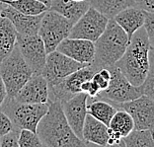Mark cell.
<instances>
[{
    "instance_id": "1f68e13d",
    "label": "cell",
    "mask_w": 154,
    "mask_h": 147,
    "mask_svg": "<svg viewBox=\"0 0 154 147\" xmlns=\"http://www.w3.org/2000/svg\"><path fill=\"white\" fill-rule=\"evenodd\" d=\"M91 80H92V81L98 86V88H99L100 92H101V91L106 90V89L108 88V87H109V83H110V81H108V80L104 79L103 77L101 76L98 72H96L95 74L93 75L92 79H91Z\"/></svg>"
},
{
    "instance_id": "d4e9b609",
    "label": "cell",
    "mask_w": 154,
    "mask_h": 147,
    "mask_svg": "<svg viewBox=\"0 0 154 147\" xmlns=\"http://www.w3.org/2000/svg\"><path fill=\"white\" fill-rule=\"evenodd\" d=\"M18 142L20 147H45L36 132L26 129L19 131Z\"/></svg>"
},
{
    "instance_id": "ba28073f",
    "label": "cell",
    "mask_w": 154,
    "mask_h": 147,
    "mask_svg": "<svg viewBox=\"0 0 154 147\" xmlns=\"http://www.w3.org/2000/svg\"><path fill=\"white\" fill-rule=\"evenodd\" d=\"M109 19L96 9L89 7V9L80 17L70 30L68 38H81L95 43L106 29Z\"/></svg>"
},
{
    "instance_id": "277c9868",
    "label": "cell",
    "mask_w": 154,
    "mask_h": 147,
    "mask_svg": "<svg viewBox=\"0 0 154 147\" xmlns=\"http://www.w3.org/2000/svg\"><path fill=\"white\" fill-rule=\"evenodd\" d=\"M48 110V104H24L13 98H6L0 111L5 113L15 129L36 132L37 127Z\"/></svg>"
},
{
    "instance_id": "52a82bcc",
    "label": "cell",
    "mask_w": 154,
    "mask_h": 147,
    "mask_svg": "<svg viewBox=\"0 0 154 147\" xmlns=\"http://www.w3.org/2000/svg\"><path fill=\"white\" fill-rule=\"evenodd\" d=\"M111 79L109 87L98 94L97 98L111 103L117 108L119 104L128 102L143 95L141 86H134L125 78L117 66L109 67ZM118 109V108H117Z\"/></svg>"
},
{
    "instance_id": "d6a6232c",
    "label": "cell",
    "mask_w": 154,
    "mask_h": 147,
    "mask_svg": "<svg viewBox=\"0 0 154 147\" xmlns=\"http://www.w3.org/2000/svg\"><path fill=\"white\" fill-rule=\"evenodd\" d=\"M7 98V92H6V89H5V86L3 84V81L0 77V108L2 107L3 103L5 102Z\"/></svg>"
},
{
    "instance_id": "5bb4252c",
    "label": "cell",
    "mask_w": 154,
    "mask_h": 147,
    "mask_svg": "<svg viewBox=\"0 0 154 147\" xmlns=\"http://www.w3.org/2000/svg\"><path fill=\"white\" fill-rule=\"evenodd\" d=\"M13 99L24 104H48V82L42 74H33Z\"/></svg>"
},
{
    "instance_id": "cb8c5ba5",
    "label": "cell",
    "mask_w": 154,
    "mask_h": 147,
    "mask_svg": "<svg viewBox=\"0 0 154 147\" xmlns=\"http://www.w3.org/2000/svg\"><path fill=\"white\" fill-rule=\"evenodd\" d=\"M125 147H154L153 131L134 129L125 138Z\"/></svg>"
},
{
    "instance_id": "9c48e42d",
    "label": "cell",
    "mask_w": 154,
    "mask_h": 147,
    "mask_svg": "<svg viewBox=\"0 0 154 147\" xmlns=\"http://www.w3.org/2000/svg\"><path fill=\"white\" fill-rule=\"evenodd\" d=\"M118 110H124L131 115L136 130H151L154 125L153 99L141 95L134 100L119 104Z\"/></svg>"
},
{
    "instance_id": "4dcf8cb0",
    "label": "cell",
    "mask_w": 154,
    "mask_h": 147,
    "mask_svg": "<svg viewBox=\"0 0 154 147\" xmlns=\"http://www.w3.org/2000/svg\"><path fill=\"white\" fill-rule=\"evenodd\" d=\"M134 7L146 12H154V0H134Z\"/></svg>"
},
{
    "instance_id": "7c38bea8",
    "label": "cell",
    "mask_w": 154,
    "mask_h": 147,
    "mask_svg": "<svg viewBox=\"0 0 154 147\" xmlns=\"http://www.w3.org/2000/svg\"><path fill=\"white\" fill-rule=\"evenodd\" d=\"M87 100H88V95L81 92L61 103L62 112L66 121L77 137L80 139H82V128L87 115Z\"/></svg>"
},
{
    "instance_id": "f1b7e54d",
    "label": "cell",
    "mask_w": 154,
    "mask_h": 147,
    "mask_svg": "<svg viewBox=\"0 0 154 147\" xmlns=\"http://www.w3.org/2000/svg\"><path fill=\"white\" fill-rule=\"evenodd\" d=\"M14 127L11 120L5 113L0 111V137L10 133L14 130Z\"/></svg>"
},
{
    "instance_id": "8992f818",
    "label": "cell",
    "mask_w": 154,
    "mask_h": 147,
    "mask_svg": "<svg viewBox=\"0 0 154 147\" xmlns=\"http://www.w3.org/2000/svg\"><path fill=\"white\" fill-rule=\"evenodd\" d=\"M73 24L51 10L45 11L41 21L38 35L45 44L47 54L54 51L64 38H68Z\"/></svg>"
},
{
    "instance_id": "60d3db41",
    "label": "cell",
    "mask_w": 154,
    "mask_h": 147,
    "mask_svg": "<svg viewBox=\"0 0 154 147\" xmlns=\"http://www.w3.org/2000/svg\"><path fill=\"white\" fill-rule=\"evenodd\" d=\"M0 62H1V61H0Z\"/></svg>"
},
{
    "instance_id": "ac0fdd59",
    "label": "cell",
    "mask_w": 154,
    "mask_h": 147,
    "mask_svg": "<svg viewBox=\"0 0 154 147\" xmlns=\"http://www.w3.org/2000/svg\"><path fill=\"white\" fill-rule=\"evenodd\" d=\"M87 1H74V0H52L48 10L57 12L64 17L69 22L75 24L87 10L89 9Z\"/></svg>"
},
{
    "instance_id": "8d00e7d4",
    "label": "cell",
    "mask_w": 154,
    "mask_h": 147,
    "mask_svg": "<svg viewBox=\"0 0 154 147\" xmlns=\"http://www.w3.org/2000/svg\"><path fill=\"white\" fill-rule=\"evenodd\" d=\"M3 7H4V3L0 1V17H1V11H2Z\"/></svg>"
},
{
    "instance_id": "2e32d148",
    "label": "cell",
    "mask_w": 154,
    "mask_h": 147,
    "mask_svg": "<svg viewBox=\"0 0 154 147\" xmlns=\"http://www.w3.org/2000/svg\"><path fill=\"white\" fill-rule=\"evenodd\" d=\"M109 139V127L87 115L82 128V140L94 145H106Z\"/></svg>"
},
{
    "instance_id": "e0dca14e",
    "label": "cell",
    "mask_w": 154,
    "mask_h": 147,
    "mask_svg": "<svg viewBox=\"0 0 154 147\" xmlns=\"http://www.w3.org/2000/svg\"><path fill=\"white\" fill-rule=\"evenodd\" d=\"M144 17L145 11L136 7H128L117 14L114 20L125 31L128 38H131L136 31L143 27Z\"/></svg>"
},
{
    "instance_id": "7402d4cb",
    "label": "cell",
    "mask_w": 154,
    "mask_h": 147,
    "mask_svg": "<svg viewBox=\"0 0 154 147\" xmlns=\"http://www.w3.org/2000/svg\"><path fill=\"white\" fill-rule=\"evenodd\" d=\"M108 127L120 137L125 138L134 130V125L131 117L127 112L124 110H118L112 118Z\"/></svg>"
},
{
    "instance_id": "4316f807",
    "label": "cell",
    "mask_w": 154,
    "mask_h": 147,
    "mask_svg": "<svg viewBox=\"0 0 154 147\" xmlns=\"http://www.w3.org/2000/svg\"><path fill=\"white\" fill-rule=\"evenodd\" d=\"M143 28H144L145 32L147 34L150 44H151V47H153V44H154V15H153V13L145 11Z\"/></svg>"
},
{
    "instance_id": "8fae6325",
    "label": "cell",
    "mask_w": 154,
    "mask_h": 147,
    "mask_svg": "<svg viewBox=\"0 0 154 147\" xmlns=\"http://www.w3.org/2000/svg\"><path fill=\"white\" fill-rule=\"evenodd\" d=\"M16 45L24 60L32 69L33 74H41L48 55L41 37L38 35H34V36L18 35Z\"/></svg>"
},
{
    "instance_id": "30bf717a",
    "label": "cell",
    "mask_w": 154,
    "mask_h": 147,
    "mask_svg": "<svg viewBox=\"0 0 154 147\" xmlns=\"http://www.w3.org/2000/svg\"><path fill=\"white\" fill-rule=\"evenodd\" d=\"M87 65L88 64L79 63L60 52L54 51L47 55L45 63L41 74L48 82V85H51Z\"/></svg>"
},
{
    "instance_id": "d6986e66",
    "label": "cell",
    "mask_w": 154,
    "mask_h": 147,
    "mask_svg": "<svg viewBox=\"0 0 154 147\" xmlns=\"http://www.w3.org/2000/svg\"><path fill=\"white\" fill-rule=\"evenodd\" d=\"M118 109L113 106L111 103L107 102L100 98H89L87 100L86 112L87 115H91L97 121H101L102 124L109 125L112 118L114 117Z\"/></svg>"
},
{
    "instance_id": "484cf974",
    "label": "cell",
    "mask_w": 154,
    "mask_h": 147,
    "mask_svg": "<svg viewBox=\"0 0 154 147\" xmlns=\"http://www.w3.org/2000/svg\"><path fill=\"white\" fill-rule=\"evenodd\" d=\"M142 93L143 95L147 96L153 99L154 95V73H153V63L151 64L149 68V71L147 73V76L144 80V82L141 84Z\"/></svg>"
},
{
    "instance_id": "74e56055",
    "label": "cell",
    "mask_w": 154,
    "mask_h": 147,
    "mask_svg": "<svg viewBox=\"0 0 154 147\" xmlns=\"http://www.w3.org/2000/svg\"><path fill=\"white\" fill-rule=\"evenodd\" d=\"M74 1H86V0H74Z\"/></svg>"
},
{
    "instance_id": "7a4b0ae2",
    "label": "cell",
    "mask_w": 154,
    "mask_h": 147,
    "mask_svg": "<svg viewBox=\"0 0 154 147\" xmlns=\"http://www.w3.org/2000/svg\"><path fill=\"white\" fill-rule=\"evenodd\" d=\"M36 133L45 147H87L69 127L59 102L48 103V110L38 122Z\"/></svg>"
},
{
    "instance_id": "6da1fadb",
    "label": "cell",
    "mask_w": 154,
    "mask_h": 147,
    "mask_svg": "<svg viewBox=\"0 0 154 147\" xmlns=\"http://www.w3.org/2000/svg\"><path fill=\"white\" fill-rule=\"evenodd\" d=\"M152 63L153 47L150 44L144 28L141 27L129 38L127 50L115 66L132 85L140 86Z\"/></svg>"
},
{
    "instance_id": "d590c367",
    "label": "cell",
    "mask_w": 154,
    "mask_h": 147,
    "mask_svg": "<svg viewBox=\"0 0 154 147\" xmlns=\"http://www.w3.org/2000/svg\"><path fill=\"white\" fill-rule=\"evenodd\" d=\"M37 1L43 3V4H45V6L48 7V8H50V6H51V2H52V0H37Z\"/></svg>"
},
{
    "instance_id": "44dd1931",
    "label": "cell",
    "mask_w": 154,
    "mask_h": 147,
    "mask_svg": "<svg viewBox=\"0 0 154 147\" xmlns=\"http://www.w3.org/2000/svg\"><path fill=\"white\" fill-rule=\"evenodd\" d=\"M90 7L96 9L108 19L114 17L128 7H134V0H86Z\"/></svg>"
},
{
    "instance_id": "603a6c76",
    "label": "cell",
    "mask_w": 154,
    "mask_h": 147,
    "mask_svg": "<svg viewBox=\"0 0 154 147\" xmlns=\"http://www.w3.org/2000/svg\"><path fill=\"white\" fill-rule=\"evenodd\" d=\"M5 4L11 6L18 12L30 16H37L48 11V8L37 0H3Z\"/></svg>"
},
{
    "instance_id": "ab89813d",
    "label": "cell",
    "mask_w": 154,
    "mask_h": 147,
    "mask_svg": "<svg viewBox=\"0 0 154 147\" xmlns=\"http://www.w3.org/2000/svg\"><path fill=\"white\" fill-rule=\"evenodd\" d=\"M2 1H3V0H2Z\"/></svg>"
},
{
    "instance_id": "e575fe53",
    "label": "cell",
    "mask_w": 154,
    "mask_h": 147,
    "mask_svg": "<svg viewBox=\"0 0 154 147\" xmlns=\"http://www.w3.org/2000/svg\"><path fill=\"white\" fill-rule=\"evenodd\" d=\"M98 73L103 77L104 79L108 80V81H110L111 79V71L109 68H101L99 71H98Z\"/></svg>"
},
{
    "instance_id": "4fadbf2b",
    "label": "cell",
    "mask_w": 154,
    "mask_h": 147,
    "mask_svg": "<svg viewBox=\"0 0 154 147\" xmlns=\"http://www.w3.org/2000/svg\"><path fill=\"white\" fill-rule=\"evenodd\" d=\"M55 51L79 63L88 65L92 64L95 55L94 43L81 38H66L57 45Z\"/></svg>"
},
{
    "instance_id": "83f0119b",
    "label": "cell",
    "mask_w": 154,
    "mask_h": 147,
    "mask_svg": "<svg viewBox=\"0 0 154 147\" xmlns=\"http://www.w3.org/2000/svg\"><path fill=\"white\" fill-rule=\"evenodd\" d=\"M18 129H14L10 133L0 137V147H20L18 142Z\"/></svg>"
},
{
    "instance_id": "ffe728a7",
    "label": "cell",
    "mask_w": 154,
    "mask_h": 147,
    "mask_svg": "<svg viewBox=\"0 0 154 147\" xmlns=\"http://www.w3.org/2000/svg\"><path fill=\"white\" fill-rule=\"evenodd\" d=\"M18 33L5 17H0V61L6 58L16 47Z\"/></svg>"
},
{
    "instance_id": "f35d334b",
    "label": "cell",
    "mask_w": 154,
    "mask_h": 147,
    "mask_svg": "<svg viewBox=\"0 0 154 147\" xmlns=\"http://www.w3.org/2000/svg\"><path fill=\"white\" fill-rule=\"evenodd\" d=\"M0 1H2V0H0Z\"/></svg>"
},
{
    "instance_id": "5b68a950",
    "label": "cell",
    "mask_w": 154,
    "mask_h": 147,
    "mask_svg": "<svg viewBox=\"0 0 154 147\" xmlns=\"http://www.w3.org/2000/svg\"><path fill=\"white\" fill-rule=\"evenodd\" d=\"M33 75L17 45L6 58L0 62V77L5 86L7 98H14Z\"/></svg>"
},
{
    "instance_id": "f546056e",
    "label": "cell",
    "mask_w": 154,
    "mask_h": 147,
    "mask_svg": "<svg viewBox=\"0 0 154 147\" xmlns=\"http://www.w3.org/2000/svg\"><path fill=\"white\" fill-rule=\"evenodd\" d=\"M80 90H81L82 93L87 94L89 98H95L100 93V90L98 88V86L92 80H88V81L84 82L81 85V87H80Z\"/></svg>"
},
{
    "instance_id": "3957f363",
    "label": "cell",
    "mask_w": 154,
    "mask_h": 147,
    "mask_svg": "<svg viewBox=\"0 0 154 147\" xmlns=\"http://www.w3.org/2000/svg\"><path fill=\"white\" fill-rule=\"evenodd\" d=\"M128 43L129 38L125 31L114 19H110L103 34L94 43L95 55L92 65L99 70L114 66L125 54Z\"/></svg>"
},
{
    "instance_id": "836d02e7",
    "label": "cell",
    "mask_w": 154,
    "mask_h": 147,
    "mask_svg": "<svg viewBox=\"0 0 154 147\" xmlns=\"http://www.w3.org/2000/svg\"><path fill=\"white\" fill-rule=\"evenodd\" d=\"M87 147H125V141L124 139H122L121 141H119L118 143H115V144H106V145H94V144H91V143H86Z\"/></svg>"
},
{
    "instance_id": "9a60e30c",
    "label": "cell",
    "mask_w": 154,
    "mask_h": 147,
    "mask_svg": "<svg viewBox=\"0 0 154 147\" xmlns=\"http://www.w3.org/2000/svg\"><path fill=\"white\" fill-rule=\"evenodd\" d=\"M43 14L37 16L25 15L13 9L11 6L4 3L1 11V16L5 17L13 24L14 28L20 36H34L38 35L40 29L41 21L43 18Z\"/></svg>"
}]
</instances>
